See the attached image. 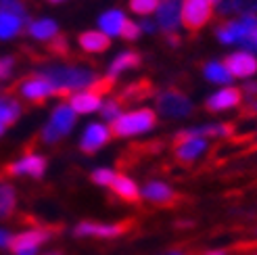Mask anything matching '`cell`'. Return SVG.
I'll list each match as a JSON object with an SVG mask.
<instances>
[{"label": "cell", "mask_w": 257, "mask_h": 255, "mask_svg": "<svg viewBox=\"0 0 257 255\" xmlns=\"http://www.w3.org/2000/svg\"><path fill=\"white\" fill-rule=\"evenodd\" d=\"M38 73L55 86L59 96H67L75 90H86V88H90L98 80L92 69L78 67V65H50Z\"/></svg>", "instance_id": "1"}, {"label": "cell", "mask_w": 257, "mask_h": 255, "mask_svg": "<svg viewBox=\"0 0 257 255\" xmlns=\"http://www.w3.org/2000/svg\"><path fill=\"white\" fill-rule=\"evenodd\" d=\"M157 115L153 109H136L130 113H121L117 119L109 123V134L115 138H130L149 132L151 128H155Z\"/></svg>", "instance_id": "2"}, {"label": "cell", "mask_w": 257, "mask_h": 255, "mask_svg": "<svg viewBox=\"0 0 257 255\" xmlns=\"http://www.w3.org/2000/svg\"><path fill=\"white\" fill-rule=\"evenodd\" d=\"M75 121H78V113H75L69 103L65 105H59L55 111H53V115H50L48 123L42 128V140L48 145H53L57 143V140H61L63 136H67L71 130H73V125Z\"/></svg>", "instance_id": "3"}, {"label": "cell", "mask_w": 257, "mask_h": 255, "mask_svg": "<svg viewBox=\"0 0 257 255\" xmlns=\"http://www.w3.org/2000/svg\"><path fill=\"white\" fill-rule=\"evenodd\" d=\"M213 17V5L209 0H184L180 9V23L192 34L203 30Z\"/></svg>", "instance_id": "4"}, {"label": "cell", "mask_w": 257, "mask_h": 255, "mask_svg": "<svg viewBox=\"0 0 257 255\" xmlns=\"http://www.w3.org/2000/svg\"><path fill=\"white\" fill-rule=\"evenodd\" d=\"M50 236H53L50 228H36V230H28L17 236H11L7 247L13 255H36V251L40 249L46 240H50Z\"/></svg>", "instance_id": "5"}, {"label": "cell", "mask_w": 257, "mask_h": 255, "mask_svg": "<svg viewBox=\"0 0 257 255\" xmlns=\"http://www.w3.org/2000/svg\"><path fill=\"white\" fill-rule=\"evenodd\" d=\"M157 111L165 117L180 119V117H188L192 113V103L180 90H165L157 94Z\"/></svg>", "instance_id": "6"}, {"label": "cell", "mask_w": 257, "mask_h": 255, "mask_svg": "<svg viewBox=\"0 0 257 255\" xmlns=\"http://www.w3.org/2000/svg\"><path fill=\"white\" fill-rule=\"evenodd\" d=\"M255 25H257V15L255 13H245V15H240L238 19L220 25V28H217V38H220V42H224V44L242 42L251 34Z\"/></svg>", "instance_id": "7"}, {"label": "cell", "mask_w": 257, "mask_h": 255, "mask_svg": "<svg viewBox=\"0 0 257 255\" xmlns=\"http://www.w3.org/2000/svg\"><path fill=\"white\" fill-rule=\"evenodd\" d=\"M132 228V220L115 222V224H100V222H80L75 226V236H94V238H115L121 236Z\"/></svg>", "instance_id": "8"}, {"label": "cell", "mask_w": 257, "mask_h": 255, "mask_svg": "<svg viewBox=\"0 0 257 255\" xmlns=\"http://www.w3.org/2000/svg\"><path fill=\"white\" fill-rule=\"evenodd\" d=\"M174 149H176V159L182 163H190L195 161L201 153L207 149V138L203 136H190L186 130L178 132L174 136Z\"/></svg>", "instance_id": "9"}, {"label": "cell", "mask_w": 257, "mask_h": 255, "mask_svg": "<svg viewBox=\"0 0 257 255\" xmlns=\"http://www.w3.org/2000/svg\"><path fill=\"white\" fill-rule=\"evenodd\" d=\"M17 88H19V92L23 94V98H28L30 103H44L48 96L57 94L55 86L50 84L46 78H42L40 73H34V75H30V78L21 80L17 84Z\"/></svg>", "instance_id": "10"}, {"label": "cell", "mask_w": 257, "mask_h": 255, "mask_svg": "<svg viewBox=\"0 0 257 255\" xmlns=\"http://www.w3.org/2000/svg\"><path fill=\"white\" fill-rule=\"evenodd\" d=\"M222 63L232 78H251L257 73V57L249 50H238V53L228 55Z\"/></svg>", "instance_id": "11"}, {"label": "cell", "mask_w": 257, "mask_h": 255, "mask_svg": "<svg viewBox=\"0 0 257 255\" xmlns=\"http://www.w3.org/2000/svg\"><path fill=\"white\" fill-rule=\"evenodd\" d=\"M46 159L38 153H32V155H25L23 159L11 163L5 168V172L9 176H32V178H42L46 172Z\"/></svg>", "instance_id": "12"}, {"label": "cell", "mask_w": 257, "mask_h": 255, "mask_svg": "<svg viewBox=\"0 0 257 255\" xmlns=\"http://www.w3.org/2000/svg\"><path fill=\"white\" fill-rule=\"evenodd\" d=\"M109 138H111V134H109L107 125L90 123L80 138V149H82V153H86V155H94L96 151H100L109 143Z\"/></svg>", "instance_id": "13"}, {"label": "cell", "mask_w": 257, "mask_h": 255, "mask_svg": "<svg viewBox=\"0 0 257 255\" xmlns=\"http://www.w3.org/2000/svg\"><path fill=\"white\" fill-rule=\"evenodd\" d=\"M180 0H161L157 7V28L165 34H176L180 28Z\"/></svg>", "instance_id": "14"}, {"label": "cell", "mask_w": 257, "mask_h": 255, "mask_svg": "<svg viewBox=\"0 0 257 255\" xmlns=\"http://www.w3.org/2000/svg\"><path fill=\"white\" fill-rule=\"evenodd\" d=\"M242 100V90L238 88H224V90H217L215 94H211L205 100V107L211 113H220V111H228L232 107H238Z\"/></svg>", "instance_id": "15"}, {"label": "cell", "mask_w": 257, "mask_h": 255, "mask_svg": "<svg viewBox=\"0 0 257 255\" xmlns=\"http://www.w3.org/2000/svg\"><path fill=\"white\" fill-rule=\"evenodd\" d=\"M78 44L84 53L98 55V53H105V50L111 48V38L107 34H102L100 30H90V32H82L78 36Z\"/></svg>", "instance_id": "16"}, {"label": "cell", "mask_w": 257, "mask_h": 255, "mask_svg": "<svg viewBox=\"0 0 257 255\" xmlns=\"http://www.w3.org/2000/svg\"><path fill=\"white\" fill-rule=\"evenodd\" d=\"M109 188H111V193L117 197L119 201H123V203H138L140 197H143L132 178H127L123 174H115V178L111 180Z\"/></svg>", "instance_id": "17"}, {"label": "cell", "mask_w": 257, "mask_h": 255, "mask_svg": "<svg viewBox=\"0 0 257 255\" xmlns=\"http://www.w3.org/2000/svg\"><path fill=\"white\" fill-rule=\"evenodd\" d=\"M100 105H102V96L96 94L94 90H90V88H86V90H82V92L71 94V100H69V107L78 113V115L94 113V111L100 109Z\"/></svg>", "instance_id": "18"}, {"label": "cell", "mask_w": 257, "mask_h": 255, "mask_svg": "<svg viewBox=\"0 0 257 255\" xmlns=\"http://www.w3.org/2000/svg\"><path fill=\"white\" fill-rule=\"evenodd\" d=\"M140 195L145 199H149L151 203H157V205H172L176 201V193L174 188L168 186L165 182H149L143 190H140Z\"/></svg>", "instance_id": "19"}, {"label": "cell", "mask_w": 257, "mask_h": 255, "mask_svg": "<svg viewBox=\"0 0 257 255\" xmlns=\"http://www.w3.org/2000/svg\"><path fill=\"white\" fill-rule=\"evenodd\" d=\"M127 21V17L123 15V11L119 9H111V11H105L102 15L98 17V25H100V32L107 34L109 38L113 36H119L121 34V28L123 23Z\"/></svg>", "instance_id": "20"}, {"label": "cell", "mask_w": 257, "mask_h": 255, "mask_svg": "<svg viewBox=\"0 0 257 255\" xmlns=\"http://www.w3.org/2000/svg\"><path fill=\"white\" fill-rule=\"evenodd\" d=\"M28 34L34 40L48 42V40H53L55 36H59V25L53 19H36L28 25Z\"/></svg>", "instance_id": "21"}, {"label": "cell", "mask_w": 257, "mask_h": 255, "mask_svg": "<svg viewBox=\"0 0 257 255\" xmlns=\"http://www.w3.org/2000/svg\"><path fill=\"white\" fill-rule=\"evenodd\" d=\"M140 63H143V59H140L138 53H134V50H125V53H121V55H117L113 59V63L109 65V73L107 75H111V78H117L119 73H123L127 69H136Z\"/></svg>", "instance_id": "22"}, {"label": "cell", "mask_w": 257, "mask_h": 255, "mask_svg": "<svg viewBox=\"0 0 257 255\" xmlns=\"http://www.w3.org/2000/svg\"><path fill=\"white\" fill-rule=\"evenodd\" d=\"M21 115V105L11 94H0V125H13Z\"/></svg>", "instance_id": "23"}, {"label": "cell", "mask_w": 257, "mask_h": 255, "mask_svg": "<svg viewBox=\"0 0 257 255\" xmlns=\"http://www.w3.org/2000/svg\"><path fill=\"white\" fill-rule=\"evenodd\" d=\"M25 19L13 15V13H3L0 11V40H11L21 32V25Z\"/></svg>", "instance_id": "24"}, {"label": "cell", "mask_w": 257, "mask_h": 255, "mask_svg": "<svg viewBox=\"0 0 257 255\" xmlns=\"http://www.w3.org/2000/svg\"><path fill=\"white\" fill-rule=\"evenodd\" d=\"M153 94V88H151V84L147 82V80H143V82H136V84H130L123 90V94L117 98L119 103L123 105V103H136V100H145V98H149Z\"/></svg>", "instance_id": "25"}, {"label": "cell", "mask_w": 257, "mask_h": 255, "mask_svg": "<svg viewBox=\"0 0 257 255\" xmlns=\"http://www.w3.org/2000/svg\"><path fill=\"white\" fill-rule=\"evenodd\" d=\"M17 205V193L11 184H0V218H9L15 211Z\"/></svg>", "instance_id": "26"}, {"label": "cell", "mask_w": 257, "mask_h": 255, "mask_svg": "<svg viewBox=\"0 0 257 255\" xmlns=\"http://www.w3.org/2000/svg\"><path fill=\"white\" fill-rule=\"evenodd\" d=\"M203 75L213 84H228L230 80H232V75L228 73V69L224 67V63H217V61L207 63V65L203 67Z\"/></svg>", "instance_id": "27"}, {"label": "cell", "mask_w": 257, "mask_h": 255, "mask_svg": "<svg viewBox=\"0 0 257 255\" xmlns=\"http://www.w3.org/2000/svg\"><path fill=\"white\" fill-rule=\"evenodd\" d=\"M161 0H130V11L140 17H147L151 13H155Z\"/></svg>", "instance_id": "28"}, {"label": "cell", "mask_w": 257, "mask_h": 255, "mask_svg": "<svg viewBox=\"0 0 257 255\" xmlns=\"http://www.w3.org/2000/svg\"><path fill=\"white\" fill-rule=\"evenodd\" d=\"M98 111H100L102 119L113 121V119H117L121 115V103L119 100H105V105H100Z\"/></svg>", "instance_id": "29"}, {"label": "cell", "mask_w": 257, "mask_h": 255, "mask_svg": "<svg viewBox=\"0 0 257 255\" xmlns=\"http://www.w3.org/2000/svg\"><path fill=\"white\" fill-rule=\"evenodd\" d=\"M0 11L3 13H13V15H17L21 19H25V5L21 0H0Z\"/></svg>", "instance_id": "30"}, {"label": "cell", "mask_w": 257, "mask_h": 255, "mask_svg": "<svg viewBox=\"0 0 257 255\" xmlns=\"http://www.w3.org/2000/svg\"><path fill=\"white\" fill-rule=\"evenodd\" d=\"M113 178H115V172L107 170V168H98V170L92 172V182L98 184V186H109Z\"/></svg>", "instance_id": "31"}, {"label": "cell", "mask_w": 257, "mask_h": 255, "mask_svg": "<svg viewBox=\"0 0 257 255\" xmlns=\"http://www.w3.org/2000/svg\"><path fill=\"white\" fill-rule=\"evenodd\" d=\"M140 34H143V32H140V25L127 19V21L123 23V28H121V34H119V36L123 38V40H136Z\"/></svg>", "instance_id": "32"}, {"label": "cell", "mask_w": 257, "mask_h": 255, "mask_svg": "<svg viewBox=\"0 0 257 255\" xmlns=\"http://www.w3.org/2000/svg\"><path fill=\"white\" fill-rule=\"evenodd\" d=\"M50 53H55V55H61V57H65L67 53H69V48H67V40L63 38L61 34L59 36H55L53 38V42H50Z\"/></svg>", "instance_id": "33"}, {"label": "cell", "mask_w": 257, "mask_h": 255, "mask_svg": "<svg viewBox=\"0 0 257 255\" xmlns=\"http://www.w3.org/2000/svg\"><path fill=\"white\" fill-rule=\"evenodd\" d=\"M13 65H15V59L13 57H3L0 59V80L9 78L11 71H13Z\"/></svg>", "instance_id": "34"}, {"label": "cell", "mask_w": 257, "mask_h": 255, "mask_svg": "<svg viewBox=\"0 0 257 255\" xmlns=\"http://www.w3.org/2000/svg\"><path fill=\"white\" fill-rule=\"evenodd\" d=\"M242 46H245L247 50H249V53H257V25H255V28L251 30V34L245 38V40H242L240 42Z\"/></svg>", "instance_id": "35"}, {"label": "cell", "mask_w": 257, "mask_h": 255, "mask_svg": "<svg viewBox=\"0 0 257 255\" xmlns=\"http://www.w3.org/2000/svg\"><path fill=\"white\" fill-rule=\"evenodd\" d=\"M157 30V25L155 23H153V21H143V23H140V32H147V34H153V32H155Z\"/></svg>", "instance_id": "36"}, {"label": "cell", "mask_w": 257, "mask_h": 255, "mask_svg": "<svg viewBox=\"0 0 257 255\" xmlns=\"http://www.w3.org/2000/svg\"><path fill=\"white\" fill-rule=\"evenodd\" d=\"M242 90H245V94H247L249 98H257V84H255V82L247 84L245 88H242Z\"/></svg>", "instance_id": "37"}, {"label": "cell", "mask_w": 257, "mask_h": 255, "mask_svg": "<svg viewBox=\"0 0 257 255\" xmlns=\"http://www.w3.org/2000/svg\"><path fill=\"white\" fill-rule=\"evenodd\" d=\"M9 240H11V234L5 232V230H0V247H7Z\"/></svg>", "instance_id": "38"}, {"label": "cell", "mask_w": 257, "mask_h": 255, "mask_svg": "<svg viewBox=\"0 0 257 255\" xmlns=\"http://www.w3.org/2000/svg\"><path fill=\"white\" fill-rule=\"evenodd\" d=\"M201 255H228V251H224V249H211V251H203Z\"/></svg>", "instance_id": "39"}, {"label": "cell", "mask_w": 257, "mask_h": 255, "mask_svg": "<svg viewBox=\"0 0 257 255\" xmlns=\"http://www.w3.org/2000/svg\"><path fill=\"white\" fill-rule=\"evenodd\" d=\"M209 3H211V5H217V3H222V0H209Z\"/></svg>", "instance_id": "40"}, {"label": "cell", "mask_w": 257, "mask_h": 255, "mask_svg": "<svg viewBox=\"0 0 257 255\" xmlns=\"http://www.w3.org/2000/svg\"><path fill=\"white\" fill-rule=\"evenodd\" d=\"M170 255H184V253H176V251H174V253H170Z\"/></svg>", "instance_id": "41"}, {"label": "cell", "mask_w": 257, "mask_h": 255, "mask_svg": "<svg viewBox=\"0 0 257 255\" xmlns=\"http://www.w3.org/2000/svg\"><path fill=\"white\" fill-rule=\"evenodd\" d=\"M3 132H5V128H3V125H0V134H3Z\"/></svg>", "instance_id": "42"}, {"label": "cell", "mask_w": 257, "mask_h": 255, "mask_svg": "<svg viewBox=\"0 0 257 255\" xmlns=\"http://www.w3.org/2000/svg\"><path fill=\"white\" fill-rule=\"evenodd\" d=\"M255 255H257V253H255Z\"/></svg>", "instance_id": "43"}]
</instances>
